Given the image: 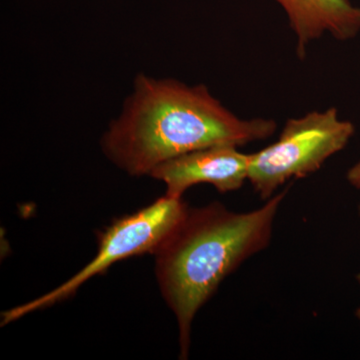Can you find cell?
<instances>
[{"mask_svg": "<svg viewBox=\"0 0 360 360\" xmlns=\"http://www.w3.org/2000/svg\"><path fill=\"white\" fill-rule=\"evenodd\" d=\"M276 129L274 120H240L205 85L141 73L101 148L116 167L143 176L177 156L220 144L238 148L266 139Z\"/></svg>", "mask_w": 360, "mask_h": 360, "instance_id": "6da1fadb", "label": "cell"}, {"mask_svg": "<svg viewBox=\"0 0 360 360\" xmlns=\"http://www.w3.org/2000/svg\"><path fill=\"white\" fill-rule=\"evenodd\" d=\"M286 193L250 212H229L219 202L188 208L153 253L161 295L179 324L180 359L188 356L191 323L198 310L225 277L269 245Z\"/></svg>", "mask_w": 360, "mask_h": 360, "instance_id": "7a4b0ae2", "label": "cell"}, {"mask_svg": "<svg viewBox=\"0 0 360 360\" xmlns=\"http://www.w3.org/2000/svg\"><path fill=\"white\" fill-rule=\"evenodd\" d=\"M188 208L182 198L165 194L139 212L115 220L99 233L98 250L89 264L51 292L2 312V326L68 300L82 284L103 274L115 262L135 255L155 253L184 219Z\"/></svg>", "mask_w": 360, "mask_h": 360, "instance_id": "3957f363", "label": "cell"}, {"mask_svg": "<svg viewBox=\"0 0 360 360\" xmlns=\"http://www.w3.org/2000/svg\"><path fill=\"white\" fill-rule=\"evenodd\" d=\"M354 134V125L340 120L335 108L288 120L278 141L251 155L248 179L262 200H269L288 180L319 170Z\"/></svg>", "mask_w": 360, "mask_h": 360, "instance_id": "277c9868", "label": "cell"}, {"mask_svg": "<svg viewBox=\"0 0 360 360\" xmlns=\"http://www.w3.org/2000/svg\"><path fill=\"white\" fill-rule=\"evenodd\" d=\"M251 155L229 144L191 151L158 165L149 176L167 186V195L182 198L195 184H208L219 193L238 191L248 179Z\"/></svg>", "mask_w": 360, "mask_h": 360, "instance_id": "5b68a950", "label": "cell"}, {"mask_svg": "<svg viewBox=\"0 0 360 360\" xmlns=\"http://www.w3.org/2000/svg\"><path fill=\"white\" fill-rule=\"evenodd\" d=\"M288 15L297 37L298 58L307 45L328 32L335 39H352L360 32V7L350 0H274Z\"/></svg>", "mask_w": 360, "mask_h": 360, "instance_id": "8992f818", "label": "cell"}, {"mask_svg": "<svg viewBox=\"0 0 360 360\" xmlns=\"http://www.w3.org/2000/svg\"><path fill=\"white\" fill-rule=\"evenodd\" d=\"M347 179L355 188L360 189V161L359 163L350 168L347 174ZM360 213V205H359Z\"/></svg>", "mask_w": 360, "mask_h": 360, "instance_id": "52a82bcc", "label": "cell"}, {"mask_svg": "<svg viewBox=\"0 0 360 360\" xmlns=\"http://www.w3.org/2000/svg\"><path fill=\"white\" fill-rule=\"evenodd\" d=\"M357 281H359L360 283V272L359 274V276H357ZM356 316L359 317V319H360V307L359 309H357Z\"/></svg>", "mask_w": 360, "mask_h": 360, "instance_id": "ba28073f", "label": "cell"}]
</instances>
